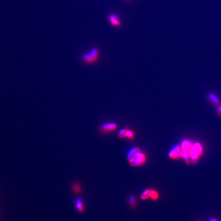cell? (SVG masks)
Returning a JSON list of instances; mask_svg holds the SVG:
<instances>
[{"instance_id": "obj_12", "label": "cell", "mask_w": 221, "mask_h": 221, "mask_svg": "<svg viewBox=\"0 0 221 221\" xmlns=\"http://www.w3.org/2000/svg\"><path fill=\"white\" fill-rule=\"evenodd\" d=\"M159 193L155 189H152L151 192L150 198L153 201H157L159 198Z\"/></svg>"}, {"instance_id": "obj_9", "label": "cell", "mask_w": 221, "mask_h": 221, "mask_svg": "<svg viewBox=\"0 0 221 221\" xmlns=\"http://www.w3.org/2000/svg\"><path fill=\"white\" fill-rule=\"evenodd\" d=\"M72 190L73 193L76 195H79L82 192V188L79 183L74 182L72 185Z\"/></svg>"}, {"instance_id": "obj_11", "label": "cell", "mask_w": 221, "mask_h": 221, "mask_svg": "<svg viewBox=\"0 0 221 221\" xmlns=\"http://www.w3.org/2000/svg\"><path fill=\"white\" fill-rule=\"evenodd\" d=\"M128 130V128H123L120 130L117 134L118 138L120 139L127 138V133Z\"/></svg>"}, {"instance_id": "obj_15", "label": "cell", "mask_w": 221, "mask_h": 221, "mask_svg": "<svg viewBox=\"0 0 221 221\" xmlns=\"http://www.w3.org/2000/svg\"><path fill=\"white\" fill-rule=\"evenodd\" d=\"M218 114L219 116H221V105L218 107Z\"/></svg>"}, {"instance_id": "obj_5", "label": "cell", "mask_w": 221, "mask_h": 221, "mask_svg": "<svg viewBox=\"0 0 221 221\" xmlns=\"http://www.w3.org/2000/svg\"><path fill=\"white\" fill-rule=\"evenodd\" d=\"M169 158L170 159L176 160L182 158L183 152L181 145L177 144L173 146L168 154Z\"/></svg>"}, {"instance_id": "obj_1", "label": "cell", "mask_w": 221, "mask_h": 221, "mask_svg": "<svg viewBox=\"0 0 221 221\" xmlns=\"http://www.w3.org/2000/svg\"><path fill=\"white\" fill-rule=\"evenodd\" d=\"M127 160L131 167L143 166L147 162V157L139 147H134L127 153Z\"/></svg>"}, {"instance_id": "obj_4", "label": "cell", "mask_w": 221, "mask_h": 221, "mask_svg": "<svg viewBox=\"0 0 221 221\" xmlns=\"http://www.w3.org/2000/svg\"><path fill=\"white\" fill-rule=\"evenodd\" d=\"M193 143L189 139H184L181 142V147L183 152L182 158L186 165L189 166L191 163L190 158V152Z\"/></svg>"}, {"instance_id": "obj_10", "label": "cell", "mask_w": 221, "mask_h": 221, "mask_svg": "<svg viewBox=\"0 0 221 221\" xmlns=\"http://www.w3.org/2000/svg\"><path fill=\"white\" fill-rule=\"evenodd\" d=\"M151 189H146L142 192L140 195V198L142 201H146L147 200L150 198L151 192Z\"/></svg>"}, {"instance_id": "obj_6", "label": "cell", "mask_w": 221, "mask_h": 221, "mask_svg": "<svg viewBox=\"0 0 221 221\" xmlns=\"http://www.w3.org/2000/svg\"><path fill=\"white\" fill-rule=\"evenodd\" d=\"M118 126L117 124L114 122H109L107 124H104L101 127V131L103 133H109L111 131H113L117 130Z\"/></svg>"}, {"instance_id": "obj_16", "label": "cell", "mask_w": 221, "mask_h": 221, "mask_svg": "<svg viewBox=\"0 0 221 221\" xmlns=\"http://www.w3.org/2000/svg\"><path fill=\"white\" fill-rule=\"evenodd\" d=\"M209 221H218L217 219H210V220H209Z\"/></svg>"}, {"instance_id": "obj_7", "label": "cell", "mask_w": 221, "mask_h": 221, "mask_svg": "<svg viewBox=\"0 0 221 221\" xmlns=\"http://www.w3.org/2000/svg\"><path fill=\"white\" fill-rule=\"evenodd\" d=\"M118 17L116 14H113L110 15L109 17V20L112 26L115 27H119L121 25V22L118 20Z\"/></svg>"}, {"instance_id": "obj_14", "label": "cell", "mask_w": 221, "mask_h": 221, "mask_svg": "<svg viewBox=\"0 0 221 221\" xmlns=\"http://www.w3.org/2000/svg\"><path fill=\"white\" fill-rule=\"evenodd\" d=\"M209 97L210 101H211L212 102L215 104V105H218L219 103V101L218 98L216 97V96H215L213 94H212V93L209 94Z\"/></svg>"}, {"instance_id": "obj_13", "label": "cell", "mask_w": 221, "mask_h": 221, "mask_svg": "<svg viewBox=\"0 0 221 221\" xmlns=\"http://www.w3.org/2000/svg\"><path fill=\"white\" fill-rule=\"evenodd\" d=\"M129 204L131 208H134L137 205V199L136 196H131L129 199Z\"/></svg>"}, {"instance_id": "obj_3", "label": "cell", "mask_w": 221, "mask_h": 221, "mask_svg": "<svg viewBox=\"0 0 221 221\" xmlns=\"http://www.w3.org/2000/svg\"><path fill=\"white\" fill-rule=\"evenodd\" d=\"M99 55V50L97 48H93L89 52L82 54L81 56V60L85 64L91 65L97 61Z\"/></svg>"}, {"instance_id": "obj_8", "label": "cell", "mask_w": 221, "mask_h": 221, "mask_svg": "<svg viewBox=\"0 0 221 221\" xmlns=\"http://www.w3.org/2000/svg\"><path fill=\"white\" fill-rule=\"evenodd\" d=\"M75 207L77 209L78 211L79 212H83L85 210V207H84V203L82 200L78 198L75 200Z\"/></svg>"}, {"instance_id": "obj_2", "label": "cell", "mask_w": 221, "mask_h": 221, "mask_svg": "<svg viewBox=\"0 0 221 221\" xmlns=\"http://www.w3.org/2000/svg\"><path fill=\"white\" fill-rule=\"evenodd\" d=\"M203 149L199 142L193 143L190 152V161L192 164H197L200 158L203 155Z\"/></svg>"}]
</instances>
